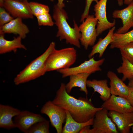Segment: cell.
<instances>
[{"mask_svg": "<svg viewBox=\"0 0 133 133\" xmlns=\"http://www.w3.org/2000/svg\"><path fill=\"white\" fill-rule=\"evenodd\" d=\"M108 111L103 108L96 112L94 118L93 127L100 133H118L115 124L108 116Z\"/></svg>", "mask_w": 133, "mask_h": 133, "instance_id": "obj_11", "label": "cell"}, {"mask_svg": "<svg viewBox=\"0 0 133 133\" xmlns=\"http://www.w3.org/2000/svg\"><path fill=\"white\" fill-rule=\"evenodd\" d=\"M14 18L4 7H0V28Z\"/></svg>", "mask_w": 133, "mask_h": 133, "instance_id": "obj_29", "label": "cell"}, {"mask_svg": "<svg viewBox=\"0 0 133 133\" xmlns=\"http://www.w3.org/2000/svg\"><path fill=\"white\" fill-rule=\"evenodd\" d=\"M50 1H53L55 0H50ZM58 2L56 4L57 6L60 8H63L65 6V3H64V0H57Z\"/></svg>", "mask_w": 133, "mask_h": 133, "instance_id": "obj_33", "label": "cell"}, {"mask_svg": "<svg viewBox=\"0 0 133 133\" xmlns=\"http://www.w3.org/2000/svg\"><path fill=\"white\" fill-rule=\"evenodd\" d=\"M55 49V44L51 42L45 51L32 61L15 77L14 82L16 85L29 82L39 78L46 72L45 64L48 56Z\"/></svg>", "mask_w": 133, "mask_h": 133, "instance_id": "obj_3", "label": "cell"}, {"mask_svg": "<svg viewBox=\"0 0 133 133\" xmlns=\"http://www.w3.org/2000/svg\"><path fill=\"white\" fill-rule=\"evenodd\" d=\"M101 107L108 111L120 113L133 112V107L126 98L113 95L104 101Z\"/></svg>", "mask_w": 133, "mask_h": 133, "instance_id": "obj_12", "label": "cell"}, {"mask_svg": "<svg viewBox=\"0 0 133 133\" xmlns=\"http://www.w3.org/2000/svg\"><path fill=\"white\" fill-rule=\"evenodd\" d=\"M113 17L120 18L123 24L116 33H122L127 32L133 27V0L126 8L121 10H116L113 12Z\"/></svg>", "mask_w": 133, "mask_h": 133, "instance_id": "obj_13", "label": "cell"}, {"mask_svg": "<svg viewBox=\"0 0 133 133\" xmlns=\"http://www.w3.org/2000/svg\"><path fill=\"white\" fill-rule=\"evenodd\" d=\"M107 75L110 81V88L111 94L126 98L129 93L128 86L114 72L109 71Z\"/></svg>", "mask_w": 133, "mask_h": 133, "instance_id": "obj_17", "label": "cell"}, {"mask_svg": "<svg viewBox=\"0 0 133 133\" xmlns=\"http://www.w3.org/2000/svg\"><path fill=\"white\" fill-rule=\"evenodd\" d=\"M49 133V122L46 120L34 124L30 129L28 133Z\"/></svg>", "mask_w": 133, "mask_h": 133, "instance_id": "obj_26", "label": "cell"}, {"mask_svg": "<svg viewBox=\"0 0 133 133\" xmlns=\"http://www.w3.org/2000/svg\"><path fill=\"white\" fill-rule=\"evenodd\" d=\"M66 112L65 123L63 128L62 133H79L85 127L93 124L94 117L86 122H79L75 120L68 111Z\"/></svg>", "mask_w": 133, "mask_h": 133, "instance_id": "obj_20", "label": "cell"}, {"mask_svg": "<svg viewBox=\"0 0 133 133\" xmlns=\"http://www.w3.org/2000/svg\"><path fill=\"white\" fill-rule=\"evenodd\" d=\"M77 57V51L73 47L59 50L55 49L50 54L46 60V72L57 71L70 67L75 62Z\"/></svg>", "mask_w": 133, "mask_h": 133, "instance_id": "obj_4", "label": "cell"}, {"mask_svg": "<svg viewBox=\"0 0 133 133\" xmlns=\"http://www.w3.org/2000/svg\"><path fill=\"white\" fill-rule=\"evenodd\" d=\"M29 5L33 14L36 17L43 14L49 13L50 8L47 5L35 2H29Z\"/></svg>", "mask_w": 133, "mask_h": 133, "instance_id": "obj_25", "label": "cell"}, {"mask_svg": "<svg viewBox=\"0 0 133 133\" xmlns=\"http://www.w3.org/2000/svg\"><path fill=\"white\" fill-rule=\"evenodd\" d=\"M132 132L133 133V126L131 128Z\"/></svg>", "mask_w": 133, "mask_h": 133, "instance_id": "obj_37", "label": "cell"}, {"mask_svg": "<svg viewBox=\"0 0 133 133\" xmlns=\"http://www.w3.org/2000/svg\"><path fill=\"white\" fill-rule=\"evenodd\" d=\"M40 112L49 117L52 126L56 129L57 133H62V125L66 120V111L49 100L43 105Z\"/></svg>", "mask_w": 133, "mask_h": 133, "instance_id": "obj_6", "label": "cell"}, {"mask_svg": "<svg viewBox=\"0 0 133 133\" xmlns=\"http://www.w3.org/2000/svg\"><path fill=\"white\" fill-rule=\"evenodd\" d=\"M105 60L103 58L96 60L93 57L78 66L60 69L57 71L62 74L63 78L80 73H86L91 74L96 71L101 70L100 66L103 64Z\"/></svg>", "mask_w": 133, "mask_h": 133, "instance_id": "obj_8", "label": "cell"}, {"mask_svg": "<svg viewBox=\"0 0 133 133\" xmlns=\"http://www.w3.org/2000/svg\"><path fill=\"white\" fill-rule=\"evenodd\" d=\"M22 38L18 36L12 40H8L4 38V34H0V53L3 54L12 51L16 52L17 49L26 50V47L21 42Z\"/></svg>", "mask_w": 133, "mask_h": 133, "instance_id": "obj_22", "label": "cell"}, {"mask_svg": "<svg viewBox=\"0 0 133 133\" xmlns=\"http://www.w3.org/2000/svg\"><path fill=\"white\" fill-rule=\"evenodd\" d=\"M129 94L126 98L133 107V88L129 87Z\"/></svg>", "mask_w": 133, "mask_h": 133, "instance_id": "obj_32", "label": "cell"}, {"mask_svg": "<svg viewBox=\"0 0 133 133\" xmlns=\"http://www.w3.org/2000/svg\"><path fill=\"white\" fill-rule=\"evenodd\" d=\"M119 49L122 57L133 64V42L126 44Z\"/></svg>", "mask_w": 133, "mask_h": 133, "instance_id": "obj_27", "label": "cell"}, {"mask_svg": "<svg viewBox=\"0 0 133 133\" xmlns=\"http://www.w3.org/2000/svg\"><path fill=\"white\" fill-rule=\"evenodd\" d=\"M52 17L55 20L54 24L58 28L56 37L60 40H65L67 44L80 48L81 33L75 20H73L74 27L72 28L67 21L68 17L66 12L63 8H59L56 4L53 7Z\"/></svg>", "mask_w": 133, "mask_h": 133, "instance_id": "obj_2", "label": "cell"}, {"mask_svg": "<svg viewBox=\"0 0 133 133\" xmlns=\"http://www.w3.org/2000/svg\"><path fill=\"white\" fill-rule=\"evenodd\" d=\"M128 86V87L133 88V77L129 80Z\"/></svg>", "mask_w": 133, "mask_h": 133, "instance_id": "obj_34", "label": "cell"}, {"mask_svg": "<svg viewBox=\"0 0 133 133\" xmlns=\"http://www.w3.org/2000/svg\"><path fill=\"white\" fill-rule=\"evenodd\" d=\"M122 62L121 66L117 68V72L123 74L122 80H129L133 77V64L126 59L122 57Z\"/></svg>", "mask_w": 133, "mask_h": 133, "instance_id": "obj_24", "label": "cell"}, {"mask_svg": "<svg viewBox=\"0 0 133 133\" xmlns=\"http://www.w3.org/2000/svg\"><path fill=\"white\" fill-rule=\"evenodd\" d=\"M114 41L111 43L110 48L119 49L126 44L133 42V29L123 33H114Z\"/></svg>", "mask_w": 133, "mask_h": 133, "instance_id": "obj_23", "label": "cell"}, {"mask_svg": "<svg viewBox=\"0 0 133 133\" xmlns=\"http://www.w3.org/2000/svg\"><path fill=\"white\" fill-rule=\"evenodd\" d=\"M91 125L86 126L83 128L80 132V133H100V132L96 129L93 128L90 129Z\"/></svg>", "mask_w": 133, "mask_h": 133, "instance_id": "obj_31", "label": "cell"}, {"mask_svg": "<svg viewBox=\"0 0 133 133\" xmlns=\"http://www.w3.org/2000/svg\"><path fill=\"white\" fill-rule=\"evenodd\" d=\"M117 2V3L118 5L119 6H122L124 3V0H116Z\"/></svg>", "mask_w": 133, "mask_h": 133, "instance_id": "obj_35", "label": "cell"}, {"mask_svg": "<svg viewBox=\"0 0 133 133\" xmlns=\"http://www.w3.org/2000/svg\"><path fill=\"white\" fill-rule=\"evenodd\" d=\"M0 5L4 7L14 18L24 19L33 18L27 0H0Z\"/></svg>", "mask_w": 133, "mask_h": 133, "instance_id": "obj_7", "label": "cell"}, {"mask_svg": "<svg viewBox=\"0 0 133 133\" xmlns=\"http://www.w3.org/2000/svg\"><path fill=\"white\" fill-rule=\"evenodd\" d=\"M106 79L88 80H87V86L92 88L94 92L98 93L100 94V99L104 101L108 100L111 95L110 88L108 85Z\"/></svg>", "mask_w": 133, "mask_h": 133, "instance_id": "obj_21", "label": "cell"}, {"mask_svg": "<svg viewBox=\"0 0 133 133\" xmlns=\"http://www.w3.org/2000/svg\"><path fill=\"white\" fill-rule=\"evenodd\" d=\"M41 115L27 110L21 111L14 117V122L15 128L25 133H28L30 128L35 123L46 120Z\"/></svg>", "mask_w": 133, "mask_h": 133, "instance_id": "obj_9", "label": "cell"}, {"mask_svg": "<svg viewBox=\"0 0 133 133\" xmlns=\"http://www.w3.org/2000/svg\"><path fill=\"white\" fill-rule=\"evenodd\" d=\"M55 104L68 111L76 121L86 122L94 118L97 112L103 109L95 107L87 98L80 97L77 99L66 92V84L62 83L52 101Z\"/></svg>", "mask_w": 133, "mask_h": 133, "instance_id": "obj_1", "label": "cell"}, {"mask_svg": "<svg viewBox=\"0 0 133 133\" xmlns=\"http://www.w3.org/2000/svg\"><path fill=\"white\" fill-rule=\"evenodd\" d=\"M98 1V0H86L85 5L84 12L81 16V22L83 21L89 15L90 8L92 2L94 1L97 3Z\"/></svg>", "mask_w": 133, "mask_h": 133, "instance_id": "obj_30", "label": "cell"}, {"mask_svg": "<svg viewBox=\"0 0 133 133\" xmlns=\"http://www.w3.org/2000/svg\"><path fill=\"white\" fill-rule=\"evenodd\" d=\"M90 74L82 73L73 74L70 76L69 82L66 84V92L69 94L74 87H78L80 90L84 92L86 95L88 94L87 88V79Z\"/></svg>", "mask_w": 133, "mask_h": 133, "instance_id": "obj_18", "label": "cell"}, {"mask_svg": "<svg viewBox=\"0 0 133 133\" xmlns=\"http://www.w3.org/2000/svg\"><path fill=\"white\" fill-rule=\"evenodd\" d=\"M19 110L11 106L0 104V127L7 130L15 128L12 118L20 112Z\"/></svg>", "mask_w": 133, "mask_h": 133, "instance_id": "obj_16", "label": "cell"}, {"mask_svg": "<svg viewBox=\"0 0 133 133\" xmlns=\"http://www.w3.org/2000/svg\"><path fill=\"white\" fill-rule=\"evenodd\" d=\"M108 115L120 133H130L131 129L133 126V112L120 113L110 111Z\"/></svg>", "mask_w": 133, "mask_h": 133, "instance_id": "obj_14", "label": "cell"}, {"mask_svg": "<svg viewBox=\"0 0 133 133\" xmlns=\"http://www.w3.org/2000/svg\"></svg>", "mask_w": 133, "mask_h": 133, "instance_id": "obj_38", "label": "cell"}, {"mask_svg": "<svg viewBox=\"0 0 133 133\" xmlns=\"http://www.w3.org/2000/svg\"><path fill=\"white\" fill-rule=\"evenodd\" d=\"M29 31L28 26L23 22L22 19L19 17L14 18L0 28V34H17L22 39L26 37Z\"/></svg>", "mask_w": 133, "mask_h": 133, "instance_id": "obj_15", "label": "cell"}, {"mask_svg": "<svg viewBox=\"0 0 133 133\" xmlns=\"http://www.w3.org/2000/svg\"><path fill=\"white\" fill-rule=\"evenodd\" d=\"M36 17L38 25L39 26H52L54 24L49 13L41 14Z\"/></svg>", "mask_w": 133, "mask_h": 133, "instance_id": "obj_28", "label": "cell"}, {"mask_svg": "<svg viewBox=\"0 0 133 133\" xmlns=\"http://www.w3.org/2000/svg\"><path fill=\"white\" fill-rule=\"evenodd\" d=\"M97 18L93 15H89L79 26L81 36L80 42L87 50L89 46H93L98 37L96 28Z\"/></svg>", "mask_w": 133, "mask_h": 133, "instance_id": "obj_5", "label": "cell"}, {"mask_svg": "<svg viewBox=\"0 0 133 133\" xmlns=\"http://www.w3.org/2000/svg\"><path fill=\"white\" fill-rule=\"evenodd\" d=\"M107 0H100L94 6L95 16L98 20L96 30L98 36L105 30L111 29L116 24L115 19L112 22L107 19L106 6Z\"/></svg>", "mask_w": 133, "mask_h": 133, "instance_id": "obj_10", "label": "cell"}, {"mask_svg": "<svg viewBox=\"0 0 133 133\" xmlns=\"http://www.w3.org/2000/svg\"><path fill=\"white\" fill-rule=\"evenodd\" d=\"M115 29V27H113L109 30L104 38L99 39L97 42L93 46L91 51L88 55L89 58L97 53L99 54V57L102 56L108 46L114 41V34Z\"/></svg>", "mask_w": 133, "mask_h": 133, "instance_id": "obj_19", "label": "cell"}, {"mask_svg": "<svg viewBox=\"0 0 133 133\" xmlns=\"http://www.w3.org/2000/svg\"><path fill=\"white\" fill-rule=\"evenodd\" d=\"M133 0H124V3L125 4L128 5L130 4Z\"/></svg>", "mask_w": 133, "mask_h": 133, "instance_id": "obj_36", "label": "cell"}]
</instances>
